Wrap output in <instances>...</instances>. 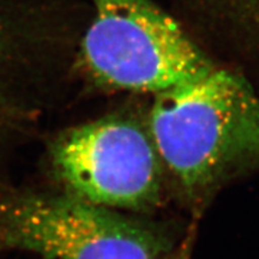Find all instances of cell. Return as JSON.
I'll return each mask as SVG.
<instances>
[{"mask_svg": "<svg viewBox=\"0 0 259 259\" xmlns=\"http://www.w3.org/2000/svg\"><path fill=\"white\" fill-rule=\"evenodd\" d=\"M163 167L190 194L259 163V92L244 77L183 101H149Z\"/></svg>", "mask_w": 259, "mask_h": 259, "instance_id": "1", "label": "cell"}, {"mask_svg": "<svg viewBox=\"0 0 259 259\" xmlns=\"http://www.w3.org/2000/svg\"><path fill=\"white\" fill-rule=\"evenodd\" d=\"M0 250L47 259H164L161 233L73 194L0 193Z\"/></svg>", "mask_w": 259, "mask_h": 259, "instance_id": "2", "label": "cell"}, {"mask_svg": "<svg viewBox=\"0 0 259 259\" xmlns=\"http://www.w3.org/2000/svg\"><path fill=\"white\" fill-rule=\"evenodd\" d=\"M69 193L108 209L148 210L161 200L163 163L147 126L109 114L67 128L51 150Z\"/></svg>", "mask_w": 259, "mask_h": 259, "instance_id": "3", "label": "cell"}, {"mask_svg": "<svg viewBox=\"0 0 259 259\" xmlns=\"http://www.w3.org/2000/svg\"><path fill=\"white\" fill-rule=\"evenodd\" d=\"M85 0H0V130L52 83L76 77Z\"/></svg>", "mask_w": 259, "mask_h": 259, "instance_id": "4", "label": "cell"}, {"mask_svg": "<svg viewBox=\"0 0 259 259\" xmlns=\"http://www.w3.org/2000/svg\"><path fill=\"white\" fill-rule=\"evenodd\" d=\"M203 47L259 92V0H170Z\"/></svg>", "mask_w": 259, "mask_h": 259, "instance_id": "5", "label": "cell"}, {"mask_svg": "<svg viewBox=\"0 0 259 259\" xmlns=\"http://www.w3.org/2000/svg\"><path fill=\"white\" fill-rule=\"evenodd\" d=\"M189 247L180 248L179 252H177V253H169L164 259H189Z\"/></svg>", "mask_w": 259, "mask_h": 259, "instance_id": "6", "label": "cell"}]
</instances>
